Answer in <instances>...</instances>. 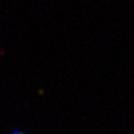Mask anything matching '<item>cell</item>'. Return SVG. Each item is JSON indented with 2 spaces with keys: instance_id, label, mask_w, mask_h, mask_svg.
I'll use <instances>...</instances> for the list:
<instances>
[{
  "instance_id": "obj_1",
  "label": "cell",
  "mask_w": 134,
  "mask_h": 134,
  "mask_svg": "<svg viewBox=\"0 0 134 134\" xmlns=\"http://www.w3.org/2000/svg\"><path fill=\"white\" fill-rule=\"evenodd\" d=\"M8 134H26V133L20 132V131H12V132H10V133H8Z\"/></svg>"
}]
</instances>
